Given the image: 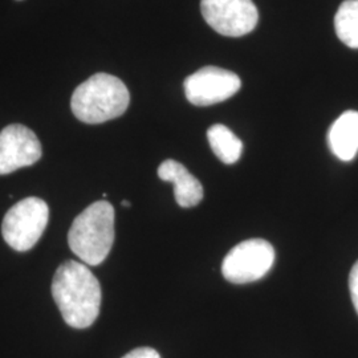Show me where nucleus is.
I'll return each mask as SVG.
<instances>
[{
  "label": "nucleus",
  "mask_w": 358,
  "mask_h": 358,
  "mask_svg": "<svg viewBox=\"0 0 358 358\" xmlns=\"http://www.w3.org/2000/svg\"><path fill=\"white\" fill-rule=\"evenodd\" d=\"M52 297L65 322L85 329L96 321L101 307V287L85 264L68 260L53 276Z\"/></svg>",
  "instance_id": "f257e3e1"
},
{
  "label": "nucleus",
  "mask_w": 358,
  "mask_h": 358,
  "mask_svg": "<svg viewBox=\"0 0 358 358\" xmlns=\"http://www.w3.org/2000/svg\"><path fill=\"white\" fill-rule=\"evenodd\" d=\"M129 103L128 88L118 77L96 73L77 87L71 108L77 120L96 125L124 115Z\"/></svg>",
  "instance_id": "f03ea898"
},
{
  "label": "nucleus",
  "mask_w": 358,
  "mask_h": 358,
  "mask_svg": "<svg viewBox=\"0 0 358 358\" xmlns=\"http://www.w3.org/2000/svg\"><path fill=\"white\" fill-rule=\"evenodd\" d=\"M68 243L88 266H99L115 243V208L106 201L94 202L73 220Z\"/></svg>",
  "instance_id": "7ed1b4c3"
},
{
  "label": "nucleus",
  "mask_w": 358,
  "mask_h": 358,
  "mask_svg": "<svg viewBox=\"0 0 358 358\" xmlns=\"http://www.w3.org/2000/svg\"><path fill=\"white\" fill-rule=\"evenodd\" d=\"M50 219L48 205L36 196H29L11 207L1 224V234L11 248L24 252L38 243Z\"/></svg>",
  "instance_id": "20e7f679"
},
{
  "label": "nucleus",
  "mask_w": 358,
  "mask_h": 358,
  "mask_svg": "<svg viewBox=\"0 0 358 358\" xmlns=\"http://www.w3.org/2000/svg\"><path fill=\"white\" fill-rule=\"evenodd\" d=\"M275 263V250L264 239H250L235 245L223 260L222 273L234 284L260 280Z\"/></svg>",
  "instance_id": "39448f33"
},
{
  "label": "nucleus",
  "mask_w": 358,
  "mask_h": 358,
  "mask_svg": "<svg viewBox=\"0 0 358 358\" xmlns=\"http://www.w3.org/2000/svg\"><path fill=\"white\" fill-rule=\"evenodd\" d=\"M201 13L208 26L229 38L252 32L259 20L252 0H202Z\"/></svg>",
  "instance_id": "423d86ee"
},
{
  "label": "nucleus",
  "mask_w": 358,
  "mask_h": 358,
  "mask_svg": "<svg viewBox=\"0 0 358 358\" xmlns=\"http://www.w3.org/2000/svg\"><path fill=\"white\" fill-rule=\"evenodd\" d=\"M242 81L234 72L205 66L185 80L183 88L189 103L195 106H210L223 103L236 94Z\"/></svg>",
  "instance_id": "0eeeda50"
},
{
  "label": "nucleus",
  "mask_w": 358,
  "mask_h": 358,
  "mask_svg": "<svg viewBox=\"0 0 358 358\" xmlns=\"http://www.w3.org/2000/svg\"><path fill=\"white\" fill-rule=\"evenodd\" d=\"M41 155V143L31 129L13 124L0 131V176L32 166Z\"/></svg>",
  "instance_id": "6e6552de"
},
{
  "label": "nucleus",
  "mask_w": 358,
  "mask_h": 358,
  "mask_svg": "<svg viewBox=\"0 0 358 358\" xmlns=\"http://www.w3.org/2000/svg\"><path fill=\"white\" fill-rule=\"evenodd\" d=\"M158 177L174 185V196L180 207H195L205 196L201 182L186 167L174 159H166L159 165Z\"/></svg>",
  "instance_id": "1a4fd4ad"
},
{
  "label": "nucleus",
  "mask_w": 358,
  "mask_h": 358,
  "mask_svg": "<svg viewBox=\"0 0 358 358\" xmlns=\"http://www.w3.org/2000/svg\"><path fill=\"white\" fill-rule=\"evenodd\" d=\"M328 143L338 159L344 162L355 159L358 153V112L348 110L333 122Z\"/></svg>",
  "instance_id": "9d476101"
},
{
  "label": "nucleus",
  "mask_w": 358,
  "mask_h": 358,
  "mask_svg": "<svg viewBox=\"0 0 358 358\" xmlns=\"http://www.w3.org/2000/svg\"><path fill=\"white\" fill-rule=\"evenodd\" d=\"M207 140L214 154L226 165L238 162L243 153L242 141L224 125L217 124L208 129Z\"/></svg>",
  "instance_id": "9b49d317"
},
{
  "label": "nucleus",
  "mask_w": 358,
  "mask_h": 358,
  "mask_svg": "<svg viewBox=\"0 0 358 358\" xmlns=\"http://www.w3.org/2000/svg\"><path fill=\"white\" fill-rule=\"evenodd\" d=\"M338 38L349 48L358 50V0H345L334 16Z\"/></svg>",
  "instance_id": "f8f14e48"
},
{
  "label": "nucleus",
  "mask_w": 358,
  "mask_h": 358,
  "mask_svg": "<svg viewBox=\"0 0 358 358\" xmlns=\"http://www.w3.org/2000/svg\"><path fill=\"white\" fill-rule=\"evenodd\" d=\"M349 289H350V296H352L353 306L356 308V312L358 313V262L353 266L352 271H350Z\"/></svg>",
  "instance_id": "ddd939ff"
},
{
  "label": "nucleus",
  "mask_w": 358,
  "mask_h": 358,
  "mask_svg": "<svg viewBox=\"0 0 358 358\" xmlns=\"http://www.w3.org/2000/svg\"><path fill=\"white\" fill-rule=\"evenodd\" d=\"M122 358H161L159 353L152 348H137L129 352L127 356Z\"/></svg>",
  "instance_id": "4468645a"
},
{
  "label": "nucleus",
  "mask_w": 358,
  "mask_h": 358,
  "mask_svg": "<svg viewBox=\"0 0 358 358\" xmlns=\"http://www.w3.org/2000/svg\"><path fill=\"white\" fill-rule=\"evenodd\" d=\"M122 206H124V207H130V202H128V201H124V202H122Z\"/></svg>",
  "instance_id": "2eb2a0df"
}]
</instances>
